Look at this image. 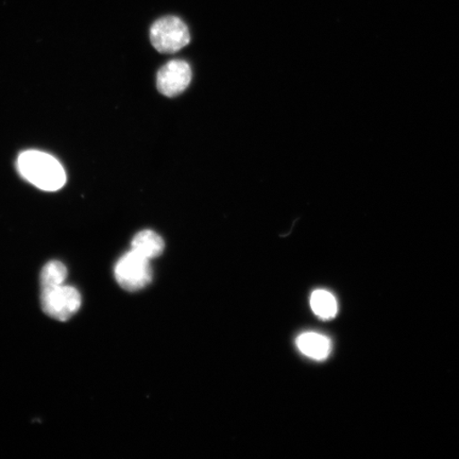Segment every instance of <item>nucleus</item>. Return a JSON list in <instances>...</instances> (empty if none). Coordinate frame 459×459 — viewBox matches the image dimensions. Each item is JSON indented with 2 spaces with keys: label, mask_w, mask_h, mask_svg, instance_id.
I'll list each match as a JSON object with an SVG mask.
<instances>
[{
  "label": "nucleus",
  "mask_w": 459,
  "mask_h": 459,
  "mask_svg": "<svg viewBox=\"0 0 459 459\" xmlns=\"http://www.w3.org/2000/svg\"><path fill=\"white\" fill-rule=\"evenodd\" d=\"M21 175L43 191L55 192L66 182L65 169L50 154L38 151L22 152L17 160Z\"/></svg>",
  "instance_id": "f257e3e1"
},
{
  "label": "nucleus",
  "mask_w": 459,
  "mask_h": 459,
  "mask_svg": "<svg viewBox=\"0 0 459 459\" xmlns=\"http://www.w3.org/2000/svg\"><path fill=\"white\" fill-rule=\"evenodd\" d=\"M151 41L160 54H174L185 48L191 41V34L185 22L177 16H165L153 22Z\"/></svg>",
  "instance_id": "f03ea898"
},
{
  "label": "nucleus",
  "mask_w": 459,
  "mask_h": 459,
  "mask_svg": "<svg viewBox=\"0 0 459 459\" xmlns=\"http://www.w3.org/2000/svg\"><path fill=\"white\" fill-rule=\"evenodd\" d=\"M115 279L124 290L136 291L152 282L151 260L131 250L119 258L114 269Z\"/></svg>",
  "instance_id": "7ed1b4c3"
},
{
  "label": "nucleus",
  "mask_w": 459,
  "mask_h": 459,
  "mask_svg": "<svg viewBox=\"0 0 459 459\" xmlns=\"http://www.w3.org/2000/svg\"><path fill=\"white\" fill-rule=\"evenodd\" d=\"M42 290V308L51 318L66 321L82 307V295L74 287L63 284Z\"/></svg>",
  "instance_id": "20e7f679"
},
{
  "label": "nucleus",
  "mask_w": 459,
  "mask_h": 459,
  "mask_svg": "<svg viewBox=\"0 0 459 459\" xmlns=\"http://www.w3.org/2000/svg\"><path fill=\"white\" fill-rule=\"evenodd\" d=\"M192 82V70L183 60L166 63L157 74V86L160 94L176 97L185 91Z\"/></svg>",
  "instance_id": "39448f33"
},
{
  "label": "nucleus",
  "mask_w": 459,
  "mask_h": 459,
  "mask_svg": "<svg viewBox=\"0 0 459 459\" xmlns=\"http://www.w3.org/2000/svg\"><path fill=\"white\" fill-rule=\"evenodd\" d=\"M297 346L307 358L318 361L328 359L332 352L330 338L315 332L303 333L298 337Z\"/></svg>",
  "instance_id": "423d86ee"
},
{
  "label": "nucleus",
  "mask_w": 459,
  "mask_h": 459,
  "mask_svg": "<svg viewBox=\"0 0 459 459\" xmlns=\"http://www.w3.org/2000/svg\"><path fill=\"white\" fill-rule=\"evenodd\" d=\"M131 247L137 254L152 260L163 254L165 244L159 234L152 230H143L135 235Z\"/></svg>",
  "instance_id": "0eeeda50"
},
{
  "label": "nucleus",
  "mask_w": 459,
  "mask_h": 459,
  "mask_svg": "<svg viewBox=\"0 0 459 459\" xmlns=\"http://www.w3.org/2000/svg\"><path fill=\"white\" fill-rule=\"evenodd\" d=\"M311 307L317 317L331 320L336 317L338 303L334 295L325 290H315L311 296Z\"/></svg>",
  "instance_id": "6e6552de"
},
{
  "label": "nucleus",
  "mask_w": 459,
  "mask_h": 459,
  "mask_svg": "<svg viewBox=\"0 0 459 459\" xmlns=\"http://www.w3.org/2000/svg\"><path fill=\"white\" fill-rule=\"evenodd\" d=\"M66 278L67 269L65 264L51 261L43 267L39 281H41L42 290H48L65 284Z\"/></svg>",
  "instance_id": "1a4fd4ad"
}]
</instances>
